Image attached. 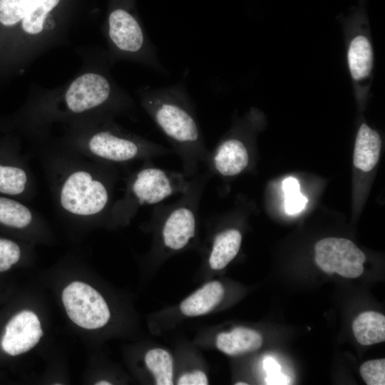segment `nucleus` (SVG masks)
<instances>
[{
	"label": "nucleus",
	"mask_w": 385,
	"mask_h": 385,
	"mask_svg": "<svg viewBox=\"0 0 385 385\" xmlns=\"http://www.w3.org/2000/svg\"><path fill=\"white\" fill-rule=\"evenodd\" d=\"M23 250L21 245L5 237H0V272L9 271L21 260Z\"/></svg>",
	"instance_id": "nucleus-19"
},
{
	"label": "nucleus",
	"mask_w": 385,
	"mask_h": 385,
	"mask_svg": "<svg viewBox=\"0 0 385 385\" xmlns=\"http://www.w3.org/2000/svg\"><path fill=\"white\" fill-rule=\"evenodd\" d=\"M142 163L126 178L123 196L112 205L107 220L110 222L127 223L140 208L160 204L173 195L182 194L188 188L190 178L183 172L157 167L152 160Z\"/></svg>",
	"instance_id": "nucleus-4"
},
{
	"label": "nucleus",
	"mask_w": 385,
	"mask_h": 385,
	"mask_svg": "<svg viewBox=\"0 0 385 385\" xmlns=\"http://www.w3.org/2000/svg\"><path fill=\"white\" fill-rule=\"evenodd\" d=\"M179 385H207L208 379L205 374L201 371L186 373L178 381Z\"/></svg>",
	"instance_id": "nucleus-22"
},
{
	"label": "nucleus",
	"mask_w": 385,
	"mask_h": 385,
	"mask_svg": "<svg viewBox=\"0 0 385 385\" xmlns=\"http://www.w3.org/2000/svg\"><path fill=\"white\" fill-rule=\"evenodd\" d=\"M61 143L91 160L118 167L173 153L171 148L123 129L110 116L71 133Z\"/></svg>",
	"instance_id": "nucleus-3"
},
{
	"label": "nucleus",
	"mask_w": 385,
	"mask_h": 385,
	"mask_svg": "<svg viewBox=\"0 0 385 385\" xmlns=\"http://www.w3.org/2000/svg\"><path fill=\"white\" fill-rule=\"evenodd\" d=\"M63 104L61 114L75 115L102 108L115 113L129 106L125 101L114 98L111 83L97 73H86L76 78L65 93Z\"/></svg>",
	"instance_id": "nucleus-5"
},
{
	"label": "nucleus",
	"mask_w": 385,
	"mask_h": 385,
	"mask_svg": "<svg viewBox=\"0 0 385 385\" xmlns=\"http://www.w3.org/2000/svg\"><path fill=\"white\" fill-rule=\"evenodd\" d=\"M145 362L153 374L156 384H173V359L168 351L160 348L150 349L145 356Z\"/></svg>",
	"instance_id": "nucleus-18"
},
{
	"label": "nucleus",
	"mask_w": 385,
	"mask_h": 385,
	"mask_svg": "<svg viewBox=\"0 0 385 385\" xmlns=\"http://www.w3.org/2000/svg\"><path fill=\"white\" fill-rule=\"evenodd\" d=\"M373 50L366 36L358 35L353 38L347 51V61L350 74L355 81L367 78L373 67Z\"/></svg>",
	"instance_id": "nucleus-15"
},
{
	"label": "nucleus",
	"mask_w": 385,
	"mask_h": 385,
	"mask_svg": "<svg viewBox=\"0 0 385 385\" xmlns=\"http://www.w3.org/2000/svg\"><path fill=\"white\" fill-rule=\"evenodd\" d=\"M250 163L249 148L240 135L235 132L222 138L210 151L206 164L212 175L233 177L245 170Z\"/></svg>",
	"instance_id": "nucleus-9"
},
{
	"label": "nucleus",
	"mask_w": 385,
	"mask_h": 385,
	"mask_svg": "<svg viewBox=\"0 0 385 385\" xmlns=\"http://www.w3.org/2000/svg\"><path fill=\"white\" fill-rule=\"evenodd\" d=\"M224 292L220 282H210L183 301L180 310L190 317L205 314L220 303Z\"/></svg>",
	"instance_id": "nucleus-14"
},
{
	"label": "nucleus",
	"mask_w": 385,
	"mask_h": 385,
	"mask_svg": "<svg viewBox=\"0 0 385 385\" xmlns=\"http://www.w3.org/2000/svg\"><path fill=\"white\" fill-rule=\"evenodd\" d=\"M37 186L29 158L23 153L18 140L6 137L0 140V195L31 202Z\"/></svg>",
	"instance_id": "nucleus-6"
},
{
	"label": "nucleus",
	"mask_w": 385,
	"mask_h": 385,
	"mask_svg": "<svg viewBox=\"0 0 385 385\" xmlns=\"http://www.w3.org/2000/svg\"><path fill=\"white\" fill-rule=\"evenodd\" d=\"M307 197L299 191L285 195L284 207L289 215L301 212L307 202Z\"/></svg>",
	"instance_id": "nucleus-21"
},
{
	"label": "nucleus",
	"mask_w": 385,
	"mask_h": 385,
	"mask_svg": "<svg viewBox=\"0 0 385 385\" xmlns=\"http://www.w3.org/2000/svg\"><path fill=\"white\" fill-rule=\"evenodd\" d=\"M38 0H0V23L14 26L30 23L37 12Z\"/></svg>",
	"instance_id": "nucleus-17"
},
{
	"label": "nucleus",
	"mask_w": 385,
	"mask_h": 385,
	"mask_svg": "<svg viewBox=\"0 0 385 385\" xmlns=\"http://www.w3.org/2000/svg\"><path fill=\"white\" fill-rule=\"evenodd\" d=\"M241 242L242 234L237 228H225L215 233L208 257L210 268H225L237 255Z\"/></svg>",
	"instance_id": "nucleus-11"
},
{
	"label": "nucleus",
	"mask_w": 385,
	"mask_h": 385,
	"mask_svg": "<svg viewBox=\"0 0 385 385\" xmlns=\"http://www.w3.org/2000/svg\"><path fill=\"white\" fill-rule=\"evenodd\" d=\"M42 223L36 210L27 202L0 195V230L21 234Z\"/></svg>",
	"instance_id": "nucleus-10"
},
{
	"label": "nucleus",
	"mask_w": 385,
	"mask_h": 385,
	"mask_svg": "<svg viewBox=\"0 0 385 385\" xmlns=\"http://www.w3.org/2000/svg\"><path fill=\"white\" fill-rule=\"evenodd\" d=\"M263 367L267 375L274 374L280 371L281 367L272 357L267 356L263 360Z\"/></svg>",
	"instance_id": "nucleus-25"
},
{
	"label": "nucleus",
	"mask_w": 385,
	"mask_h": 385,
	"mask_svg": "<svg viewBox=\"0 0 385 385\" xmlns=\"http://www.w3.org/2000/svg\"><path fill=\"white\" fill-rule=\"evenodd\" d=\"M267 384H289V379L288 376L281 373V371L267 375L265 379Z\"/></svg>",
	"instance_id": "nucleus-24"
},
{
	"label": "nucleus",
	"mask_w": 385,
	"mask_h": 385,
	"mask_svg": "<svg viewBox=\"0 0 385 385\" xmlns=\"http://www.w3.org/2000/svg\"><path fill=\"white\" fill-rule=\"evenodd\" d=\"M248 384L245 382H237L235 383V385H247Z\"/></svg>",
	"instance_id": "nucleus-27"
},
{
	"label": "nucleus",
	"mask_w": 385,
	"mask_h": 385,
	"mask_svg": "<svg viewBox=\"0 0 385 385\" xmlns=\"http://www.w3.org/2000/svg\"><path fill=\"white\" fill-rule=\"evenodd\" d=\"M314 260L328 274L337 273L346 278H356L364 272V252L351 240L327 237L317 242Z\"/></svg>",
	"instance_id": "nucleus-8"
},
{
	"label": "nucleus",
	"mask_w": 385,
	"mask_h": 385,
	"mask_svg": "<svg viewBox=\"0 0 385 385\" xmlns=\"http://www.w3.org/2000/svg\"><path fill=\"white\" fill-rule=\"evenodd\" d=\"M359 372L366 384L384 385L385 359L366 361L361 365Z\"/></svg>",
	"instance_id": "nucleus-20"
},
{
	"label": "nucleus",
	"mask_w": 385,
	"mask_h": 385,
	"mask_svg": "<svg viewBox=\"0 0 385 385\" xmlns=\"http://www.w3.org/2000/svg\"><path fill=\"white\" fill-rule=\"evenodd\" d=\"M284 195L299 191V184L298 180L294 177L287 178L282 183Z\"/></svg>",
	"instance_id": "nucleus-23"
},
{
	"label": "nucleus",
	"mask_w": 385,
	"mask_h": 385,
	"mask_svg": "<svg viewBox=\"0 0 385 385\" xmlns=\"http://www.w3.org/2000/svg\"><path fill=\"white\" fill-rule=\"evenodd\" d=\"M96 385H111V384L108 381H101L95 384Z\"/></svg>",
	"instance_id": "nucleus-26"
},
{
	"label": "nucleus",
	"mask_w": 385,
	"mask_h": 385,
	"mask_svg": "<svg viewBox=\"0 0 385 385\" xmlns=\"http://www.w3.org/2000/svg\"><path fill=\"white\" fill-rule=\"evenodd\" d=\"M352 330L356 341L362 345L384 342L385 317L374 311L364 312L354 320Z\"/></svg>",
	"instance_id": "nucleus-16"
},
{
	"label": "nucleus",
	"mask_w": 385,
	"mask_h": 385,
	"mask_svg": "<svg viewBox=\"0 0 385 385\" xmlns=\"http://www.w3.org/2000/svg\"><path fill=\"white\" fill-rule=\"evenodd\" d=\"M37 153L56 211L76 220H108L119 167L91 160L62 143Z\"/></svg>",
	"instance_id": "nucleus-1"
},
{
	"label": "nucleus",
	"mask_w": 385,
	"mask_h": 385,
	"mask_svg": "<svg viewBox=\"0 0 385 385\" xmlns=\"http://www.w3.org/2000/svg\"><path fill=\"white\" fill-rule=\"evenodd\" d=\"M62 301L70 319L84 329L101 328L110 319L103 297L84 282H73L68 285L63 291Z\"/></svg>",
	"instance_id": "nucleus-7"
},
{
	"label": "nucleus",
	"mask_w": 385,
	"mask_h": 385,
	"mask_svg": "<svg viewBox=\"0 0 385 385\" xmlns=\"http://www.w3.org/2000/svg\"><path fill=\"white\" fill-rule=\"evenodd\" d=\"M381 148L379 134L366 124H361L355 141L353 155L354 166L365 172L371 170L379 160Z\"/></svg>",
	"instance_id": "nucleus-12"
},
{
	"label": "nucleus",
	"mask_w": 385,
	"mask_h": 385,
	"mask_svg": "<svg viewBox=\"0 0 385 385\" xmlns=\"http://www.w3.org/2000/svg\"><path fill=\"white\" fill-rule=\"evenodd\" d=\"M262 337L255 330L237 327L230 332H222L216 339V346L221 351L236 356L259 349Z\"/></svg>",
	"instance_id": "nucleus-13"
},
{
	"label": "nucleus",
	"mask_w": 385,
	"mask_h": 385,
	"mask_svg": "<svg viewBox=\"0 0 385 385\" xmlns=\"http://www.w3.org/2000/svg\"><path fill=\"white\" fill-rule=\"evenodd\" d=\"M138 95L143 109L179 157L183 173L188 178L195 176L201 165H206L210 150L185 82L145 86Z\"/></svg>",
	"instance_id": "nucleus-2"
}]
</instances>
